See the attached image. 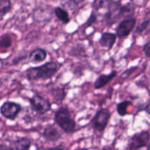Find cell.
<instances>
[{
  "mask_svg": "<svg viewBox=\"0 0 150 150\" xmlns=\"http://www.w3.org/2000/svg\"><path fill=\"white\" fill-rule=\"evenodd\" d=\"M59 66L57 62H47L42 65L29 67L25 70V75L29 81L48 80L54 77Z\"/></svg>",
  "mask_w": 150,
  "mask_h": 150,
  "instance_id": "obj_1",
  "label": "cell"
},
{
  "mask_svg": "<svg viewBox=\"0 0 150 150\" xmlns=\"http://www.w3.org/2000/svg\"><path fill=\"white\" fill-rule=\"evenodd\" d=\"M54 122L65 133L72 135L76 131V122L67 107H60L54 114Z\"/></svg>",
  "mask_w": 150,
  "mask_h": 150,
  "instance_id": "obj_2",
  "label": "cell"
},
{
  "mask_svg": "<svg viewBox=\"0 0 150 150\" xmlns=\"http://www.w3.org/2000/svg\"><path fill=\"white\" fill-rule=\"evenodd\" d=\"M111 117V113L108 108H102L97 111L90 122L92 128L97 132L103 133L108 126Z\"/></svg>",
  "mask_w": 150,
  "mask_h": 150,
  "instance_id": "obj_3",
  "label": "cell"
},
{
  "mask_svg": "<svg viewBox=\"0 0 150 150\" xmlns=\"http://www.w3.org/2000/svg\"><path fill=\"white\" fill-rule=\"evenodd\" d=\"M149 131L142 130L139 133L133 134L129 139L127 149H139L147 146L149 149Z\"/></svg>",
  "mask_w": 150,
  "mask_h": 150,
  "instance_id": "obj_4",
  "label": "cell"
},
{
  "mask_svg": "<svg viewBox=\"0 0 150 150\" xmlns=\"http://www.w3.org/2000/svg\"><path fill=\"white\" fill-rule=\"evenodd\" d=\"M28 100L32 109L40 115H44L51 111V103L50 101L39 94H35Z\"/></svg>",
  "mask_w": 150,
  "mask_h": 150,
  "instance_id": "obj_5",
  "label": "cell"
},
{
  "mask_svg": "<svg viewBox=\"0 0 150 150\" xmlns=\"http://www.w3.org/2000/svg\"><path fill=\"white\" fill-rule=\"evenodd\" d=\"M22 106L13 101H5L0 107V114L7 120H15L21 112Z\"/></svg>",
  "mask_w": 150,
  "mask_h": 150,
  "instance_id": "obj_6",
  "label": "cell"
},
{
  "mask_svg": "<svg viewBox=\"0 0 150 150\" xmlns=\"http://www.w3.org/2000/svg\"><path fill=\"white\" fill-rule=\"evenodd\" d=\"M136 22L137 20L133 16L122 19L116 29L117 36L120 39H124L128 37L136 26Z\"/></svg>",
  "mask_w": 150,
  "mask_h": 150,
  "instance_id": "obj_7",
  "label": "cell"
},
{
  "mask_svg": "<svg viewBox=\"0 0 150 150\" xmlns=\"http://www.w3.org/2000/svg\"><path fill=\"white\" fill-rule=\"evenodd\" d=\"M32 142L27 137H22L16 140L10 141L9 145L0 144V149L27 150L30 149Z\"/></svg>",
  "mask_w": 150,
  "mask_h": 150,
  "instance_id": "obj_8",
  "label": "cell"
},
{
  "mask_svg": "<svg viewBox=\"0 0 150 150\" xmlns=\"http://www.w3.org/2000/svg\"><path fill=\"white\" fill-rule=\"evenodd\" d=\"M117 72L113 70L108 74H101L94 82V88L95 89H100L108 85L114 78L117 76Z\"/></svg>",
  "mask_w": 150,
  "mask_h": 150,
  "instance_id": "obj_9",
  "label": "cell"
},
{
  "mask_svg": "<svg viewBox=\"0 0 150 150\" xmlns=\"http://www.w3.org/2000/svg\"><path fill=\"white\" fill-rule=\"evenodd\" d=\"M117 36L116 33L110 32H103L99 40V43L101 46L107 48L108 51H110L114 47L117 41Z\"/></svg>",
  "mask_w": 150,
  "mask_h": 150,
  "instance_id": "obj_10",
  "label": "cell"
},
{
  "mask_svg": "<svg viewBox=\"0 0 150 150\" xmlns=\"http://www.w3.org/2000/svg\"><path fill=\"white\" fill-rule=\"evenodd\" d=\"M42 136L45 140L51 142H57L62 138V134L54 125H49L45 127Z\"/></svg>",
  "mask_w": 150,
  "mask_h": 150,
  "instance_id": "obj_11",
  "label": "cell"
},
{
  "mask_svg": "<svg viewBox=\"0 0 150 150\" xmlns=\"http://www.w3.org/2000/svg\"><path fill=\"white\" fill-rule=\"evenodd\" d=\"M48 56V52L45 49L42 48H37L32 50L29 54V57H28V60L29 62L37 63L42 62L45 61Z\"/></svg>",
  "mask_w": 150,
  "mask_h": 150,
  "instance_id": "obj_12",
  "label": "cell"
},
{
  "mask_svg": "<svg viewBox=\"0 0 150 150\" xmlns=\"http://www.w3.org/2000/svg\"><path fill=\"white\" fill-rule=\"evenodd\" d=\"M54 14L58 20L64 24H68L70 21V18L68 11L62 7H57L54 9Z\"/></svg>",
  "mask_w": 150,
  "mask_h": 150,
  "instance_id": "obj_13",
  "label": "cell"
},
{
  "mask_svg": "<svg viewBox=\"0 0 150 150\" xmlns=\"http://www.w3.org/2000/svg\"><path fill=\"white\" fill-rule=\"evenodd\" d=\"M12 9L10 0H0V18L4 17Z\"/></svg>",
  "mask_w": 150,
  "mask_h": 150,
  "instance_id": "obj_14",
  "label": "cell"
},
{
  "mask_svg": "<svg viewBox=\"0 0 150 150\" xmlns=\"http://www.w3.org/2000/svg\"><path fill=\"white\" fill-rule=\"evenodd\" d=\"M132 105L131 101L124 100L119 103L117 105V111L118 113L119 116L120 117H125L127 114V108L128 106Z\"/></svg>",
  "mask_w": 150,
  "mask_h": 150,
  "instance_id": "obj_15",
  "label": "cell"
},
{
  "mask_svg": "<svg viewBox=\"0 0 150 150\" xmlns=\"http://www.w3.org/2000/svg\"><path fill=\"white\" fill-rule=\"evenodd\" d=\"M13 45V39L9 34H4L0 38V48L7 49Z\"/></svg>",
  "mask_w": 150,
  "mask_h": 150,
  "instance_id": "obj_16",
  "label": "cell"
},
{
  "mask_svg": "<svg viewBox=\"0 0 150 150\" xmlns=\"http://www.w3.org/2000/svg\"><path fill=\"white\" fill-rule=\"evenodd\" d=\"M61 5L64 9H68V10L73 11L76 10V7H78L79 4L76 1V0H61L60 1Z\"/></svg>",
  "mask_w": 150,
  "mask_h": 150,
  "instance_id": "obj_17",
  "label": "cell"
},
{
  "mask_svg": "<svg viewBox=\"0 0 150 150\" xmlns=\"http://www.w3.org/2000/svg\"><path fill=\"white\" fill-rule=\"evenodd\" d=\"M149 18L146 19L144 21H142L139 26L136 27V33L138 34H142L144 32H145L146 30H147L149 29Z\"/></svg>",
  "mask_w": 150,
  "mask_h": 150,
  "instance_id": "obj_18",
  "label": "cell"
},
{
  "mask_svg": "<svg viewBox=\"0 0 150 150\" xmlns=\"http://www.w3.org/2000/svg\"><path fill=\"white\" fill-rule=\"evenodd\" d=\"M143 51L144 53L146 58H149L150 57V42L149 41H147V42L144 44V45L143 46Z\"/></svg>",
  "mask_w": 150,
  "mask_h": 150,
  "instance_id": "obj_19",
  "label": "cell"
},
{
  "mask_svg": "<svg viewBox=\"0 0 150 150\" xmlns=\"http://www.w3.org/2000/svg\"><path fill=\"white\" fill-rule=\"evenodd\" d=\"M97 21V18L95 16V15L94 13L91 14L90 17L89 18V19L87 20V22H86V26H89V25H92L94 23H95Z\"/></svg>",
  "mask_w": 150,
  "mask_h": 150,
  "instance_id": "obj_20",
  "label": "cell"
},
{
  "mask_svg": "<svg viewBox=\"0 0 150 150\" xmlns=\"http://www.w3.org/2000/svg\"><path fill=\"white\" fill-rule=\"evenodd\" d=\"M144 110L146 111V113H147L148 114H150V113H149V101L146 103V108H144Z\"/></svg>",
  "mask_w": 150,
  "mask_h": 150,
  "instance_id": "obj_21",
  "label": "cell"
}]
</instances>
